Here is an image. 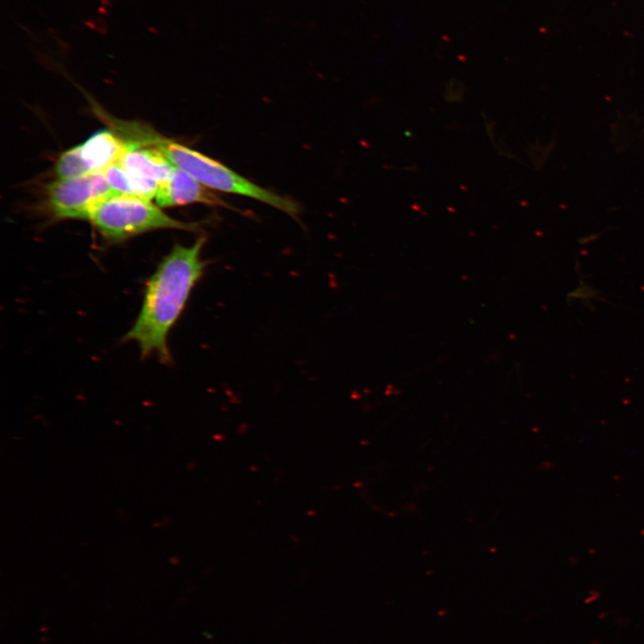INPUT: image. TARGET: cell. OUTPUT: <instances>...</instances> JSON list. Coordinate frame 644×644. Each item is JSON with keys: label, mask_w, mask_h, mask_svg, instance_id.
<instances>
[{"label": "cell", "mask_w": 644, "mask_h": 644, "mask_svg": "<svg viewBox=\"0 0 644 644\" xmlns=\"http://www.w3.org/2000/svg\"><path fill=\"white\" fill-rule=\"evenodd\" d=\"M206 237L190 246L174 244L148 278L138 317L123 342L138 344L141 358L156 355L170 364L168 335L181 317L190 295L202 277L207 262L201 258Z\"/></svg>", "instance_id": "6da1fadb"}, {"label": "cell", "mask_w": 644, "mask_h": 644, "mask_svg": "<svg viewBox=\"0 0 644 644\" xmlns=\"http://www.w3.org/2000/svg\"><path fill=\"white\" fill-rule=\"evenodd\" d=\"M108 242L117 243L160 229L201 231V223L174 219L148 199L114 195L93 206L89 220Z\"/></svg>", "instance_id": "3957f363"}, {"label": "cell", "mask_w": 644, "mask_h": 644, "mask_svg": "<svg viewBox=\"0 0 644 644\" xmlns=\"http://www.w3.org/2000/svg\"><path fill=\"white\" fill-rule=\"evenodd\" d=\"M114 195L119 194L110 187L103 172L59 179L47 186V204L57 219L89 220L95 204Z\"/></svg>", "instance_id": "277c9868"}, {"label": "cell", "mask_w": 644, "mask_h": 644, "mask_svg": "<svg viewBox=\"0 0 644 644\" xmlns=\"http://www.w3.org/2000/svg\"><path fill=\"white\" fill-rule=\"evenodd\" d=\"M40 631H48V628H47V627H41V630H40Z\"/></svg>", "instance_id": "30bf717a"}, {"label": "cell", "mask_w": 644, "mask_h": 644, "mask_svg": "<svg viewBox=\"0 0 644 644\" xmlns=\"http://www.w3.org/2000/svg\"><path fill=\"white\" fill-rule=\"evenodd\" d=\"M55 172L59 179H72L91 174L81 156L80 145L64 151L58 157Z\"/></svg>", "instance_id": "ba28073f"}, {"label": "cell", "mask_w": 644, "mask_h": 644, "mask_svg": "<svg viewBox=\"0 0 644 644\" xmlns=\"http://www.w3.org/2000/svg\"><path fill=\"white\" fill-rule=\"evenodd\" d=\"M116 131L129 146L157 149L211 191L250 198L292 216L300 212L294 200L254 183L201 152L164 137L146 123L119 121Z\"/></svg>", "instance_id": "7a4b0ae2"}, {"label": "cell", "mask_w": 644, "mask_h": 644, "mask_svg": "<svg viewBox=\"0 0 644 644\" xmlns=\"http://www.w3.org/2000/svg\"><path fill=\"white\" fill-rule=\"evenodd\" d=\"M128 171L156 181L165 182L172 174L174 165L155 148L129 147L119 161Z\"/></svg>", "instance_id": "52a82bcc"}, {"label": "cell", "mask_w": 644, "mask_h": 644, "mask_svg": "<svg viewBox=\"0 0 644 644\" xmlns=\"http://www.w3.org/2000/svg\"><path fill=\"white\" fill-rule=\"evenodd\" d=\"M155 198L157 206L160 208H171L192 203L226 208H233L191 174L176 166L171 176L160 184Z\"/></svg>", "instance_id": "5b68a950"}, {"label": "cell", "mask_w": 644, "mask_h": 644, "mask_svg": "<svg viewBox=\"0 0 644 644\" xmlns=\"http://www.w3.org/2000/svg\"><path fill=\"white\" fill-rule=\"evenodd\" d=\"M81 156L92 173L104 172L120 161L127 146L111 129L99 130L80 144Z\"/></svg>", "instance_id": "8992f818"}, {"label": "cell", "mask_w": 644, "mask_h": 644, "mask_svg": "<svg viewBox=\"0 0 644 644\" xmlns=\"http://www.w3.org/2000/svg\"><path fill=\"white\" fill-rule=\"evenodd\" d=\"M48 640H49L48 638L42 637V638L40 639V641H47Z\"/></svg>", "instance_id": "9c48e42d"}]
</instances>
